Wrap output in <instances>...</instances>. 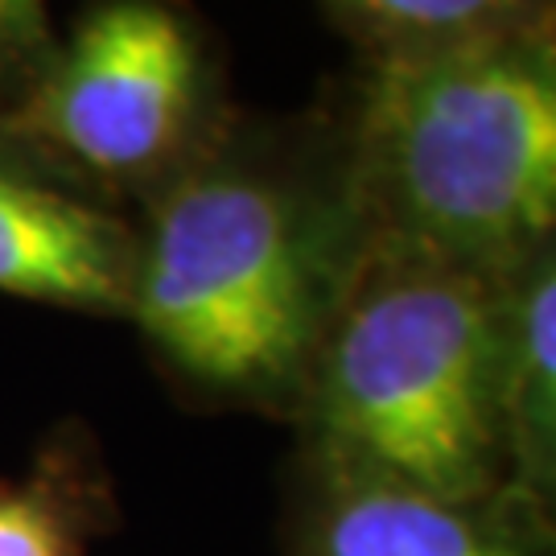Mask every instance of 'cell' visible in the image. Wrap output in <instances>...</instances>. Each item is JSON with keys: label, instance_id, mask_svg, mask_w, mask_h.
<instances>
[{"label": "cell", "instance_id": "obj_1", "mask_svg": "<svg viewBox=\"0 0 556 556\" xmlns=\"http://www.w3.org/2000/svg\"><path fill=\"white\" fill-rule=\"evenodd\" d=\"M128 326L190 413L289 420L371 243L330 91L243 112L137 215Z\"/></svg>", "mask_w": 556, "mask_h": 556}, {"label": "cell", "instance_id": "obj_2", "mask_svg": "<svg viewBox=\"0 0 556 556\" xmlns=\"http://www.w3.org/2000/svg\"><path fill=\"white\" fill-rule=\"evenodd\" d=\"M326 91L371 239L482 273L556 239V13L363 50Z\"/></svg>", "mask_w": 556, "mask_h": 556}, {"label": "cell", "instance_id": "obj_3", "mask_svg": "<svg viewBox=\"0 0 556 556\" xmlns=\"http://www.w3.org/2000/svg\"><path fill=\"white\" fill-rule=\"evenodd\" d=\"M503 273L371 239L305 367L289 462L450 498L503 486Z\"/></svg>", "mask_w": 556, "mask_h": 556}, {"label": "cell", "instance_id": "obj_4", "mask_svg": "<svg viewBox=\"0 0 556 556\" xmlns=\"http://www.w3.org/2000/svg\"><path fill=\"white\" fill-rule=\"evenodd\" d=\"M236 112L223 41L190 0H83L4 119L83 190L137 215Z\"/></svg>", "mask_w": 556, "mask_h": 556}, {"label": "cell", "instance_id": "obj_5", "mask_svg": "<svg viewBox=\"0 0 556 556\" xmlns=\"http://www.w3.org/2000/svg\"><path fill=\"white\" fill-rule=\"evenodd\" d=\"M280 556H556V516L511 491L450 498L289 462Z\"/></svg>", "mask_w": 556, "mask_h": 556}, {"label": "cell", "instance_id": "obj_6", "mask_svg": "<svg viewBox=\"0 0 556 556\" xmlns=\"http://www.w3.org/2000/svg\"><path fill=\"white\" fill-rule=\"evenodd\" d=\"M137 223L66 178L0 112V293L124 321Z\"/></svg>", "mask_w": 556, "mask_h": 556}, {"label": "cell", "instance_id": "obj_7", "mask_svg": "<svg viewBox=\"0 0 556 556\" xmlns=\"http://www.w3.org/2000/svg\"><path fill=\"white\" fill-rule=\"evenodd\" d=\"M498 450L503 491L556 516V239L503 273Z\"/></svg>", "mask_w": 556, "mask_h": 556}, {"label": "cell", "instance_id": "obj_8", "mask_svg": "<svg viewBox=\"0 0 556 556\" xmlns=\"http://www.w3.org/2000/svg\"><path fill=\"white\" fill-rule=\"evenodd\" d=\"M119 523L112 462L83 417L41 433L21 475H0V556H96Z\"/></svg>", "mask_w": 556, "mask_h": 556}, {"label": "cell", "instance_id": "obj_9", "mask_svg": "<svg viewBox=\"0 0 556 556\" xmlns=\"http://www.w3.org/2000/svg\"><path fill=\"white\" fill-rule=\"evenodd\" d=\"M326 9L351 34L358 54L556 13L553 0H326Z\"/></svg>", "mask_w": 556, "mask_h": 556}, {"label": "cell", "instance_id": "obj_10", "mask_svg": "<svg viewBox=\"0 0 556 556\" xmlns=\"http://www.w3.org/2000/svg\"><path fill=\"white\" fill-rule=\"evenodd\" d=\"M54 50L46 0H0V112L25 96Z\"/></svg>", "mask_w": 556, "mask_h": 556}]
</instances>
